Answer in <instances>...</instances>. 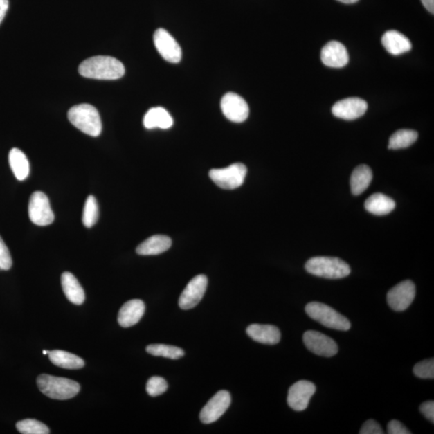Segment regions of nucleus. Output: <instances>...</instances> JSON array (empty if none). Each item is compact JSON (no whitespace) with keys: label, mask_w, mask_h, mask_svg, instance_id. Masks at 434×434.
<instances>
[{"label":"nucleus","mask_w":434,"mask_h":434,"mask_svg":"<svg viewBox=\"0 0 434 434\" xmlns=\"http://www.w3.org/2000/svg\"><path fill=\"white\" fill-rule=\"evenodd\" d=\"M372 169L367 165L358 166L351 177L352 192L355 196L362 194L370 186L372 181Z\"/></svg>","instance_id":"nucleus-25"},{"label":"nucleus","mask_w":434,"mask_h":434,"mask_svg":"<svg viewBox=\"0 0 434 434\" xmlns=\"http://www.w3.org/2000/svg\"><path fill=\"white\" fill-rule=\"evenodd\" d=\"M50 361L60 368L66 369H80L84 366V362L82 358L62 350L49 352L48 354Z\"/></svg>","instance_id":"nucleus-26"},{"label":"nucleus","mask_w":434,"mask_h":434,"mask_svg":"<svg viewBox=\"0 0 434 434\" xmlns=\"http://www.w3.org/2000/svg\"><path fill=\"white\" fill-rule=\"evenodd\" d=\"M247 335L254 341L269 345H274L281 341V332L279 329L273 325H262V324H252L246 329Z\"/></svg>","instance_id":"nucleus-18"},{"label":"nucleus","mask_w":434,"mask_h":434,"mask_svg":"<svg viewBox=\"0 0 434 434\" xmlns=\"http://www.w3.org/2000/svg\"><path fill=\"white\" fill-rule=\"evenodd\" d=\"M62 286L69 301L75 305H82L86 298L84 289L78 279L71 273L64 272L62 275Z\"/></svg>","instance_id":"nucleus-22"},{"label":"nucleus","mask_w":434,"mask_h":434,"mask_svg":"<svg viewBox=\"0 0 434 434\" xmlns=\"http://www.w3.org/2000/svg\"><path fill=\"white\" fill-rule=\"evenodd\" d=\"M416 296V287L410 280L404 281L394 287L387 294L389 307L395 311H404L410 307Z\"/></svg>","instance_id":"nucleus-8"},{"label":"nucleus","mask_w":434,"mask_h":434,"mask_svg":"<svg viewBox=\"0 0 434 434\" xmlns=\"http://www.w3.org/2000/svg\"><path fill=\"white\" fill-rule=\"evenodd\" d=\"M154 43L164 60L171 63L181 61L182 50L178 42L165 29L159 28L154 34Z\"/></svg>","instance_id":"nucleus-9"},{"label":"nucleus","mask_w":434,"mask_h":434,"mask_svg":"<svg viewBox=\"0 0 434 434\" xmlns=\"http://www.w3.org/2000/svg\"><path fill=\"white\" fill-rule=\"evenodd\" d=\"M303 342L309 351L318 356L332 357L338 353V345L335 341L318 332L308 331L304 333Z\"/></svg>","instance_id":"nucleus-12"},{"label":"nucleus","mask_w":434,"mask_h":434,"mask_svg":"<svg viewBox=\"0 0 434 434\" xmlns=\"http://www.w3.org/2000/svg\"><path fill=\"white\" fill-rule=\"evenodd\" d=\"M420 411L425 416L428 421L432 423L434 422V402L433 401H428L423 403L420 407Z\"/></svg>","instance_id":"nucleus-36"},{"label":"nucleus","mask_w":434,"mask_h":434,"mask_svg":"<svg viewBox=\"0 0 434 434\" xmlns=\"http://www.w3.org/2000/svg\"><path fill=\"white\" fill-rule=\"evenodd\" d=\"M146 351L152 356H163L171 360H179L184 356L183 349L166 344H152L147 347Z\"/></svg>","instance_id":"nucleus-28"},{"label":"nucleus","mask_w":434,"mask_h":434,"mask_svg":"<svg viewBox=\"0 0 434 434\" xmlns=\"http://www.w3.org/2000/svg\"><path fill=\"white\" fill-rule=\"evenodd\" d=\"M247 174V168L243 163H233L226 168L213 169L209 177L217 186L227 190L241 187Z\"/></svg>","instance_id":"nucleus-6"},{"label":"nucleus","mask_w":434,"mask_h":434,"mask_svg":"<svg viewBox=\"0 0 434 434\" xmlns=\"http://www.w3.org/2000/svg\"><path fill=\"white\" fill-rule=\"evenodd\" d=\"M17 428L19 433L23 434H48L50 433L49 428L44 423L34 420V419H26L19 422Z\"/></svg>","instance_id":"nucleus-30"},{"label":"nucleus","mask_w":434,"mask_h":434,"mask_svg":"<svg viewBox=\"0 0 434 434\" xmlns=\"http://www.w3.org/2000/svg\"><path fill=\"white\" fill-rule=\"evenodd\" d=\"M413 372L415 376L422 379L434 378V360L423 361L416 364L413 368Z\"/></svg>","instance_id":"nucleus-32"},{"label":"nucleus","mask_w":434,"mask_h":434,"mask_svg":"<svg viewBox=\"0 0 434 434\" xmlns=\"http://www.w3.org/2000/svg\"><path fill=\"white\" fill-rule=\"evenodd\" d=\"M382 44L387 51L394 56L406 53L412 48L410 39L395 30H390L383 34Z\"/></svg>","instance_id":"nucleus-19"},{"label":"nucleus","mask_w":434,"mask_h":434,"mask_svg":"<svg viewBox=\"0 0 434 434\" xmlns=\"http://www.w3.org/2000/svg\"><path fill=\"white\" fill-rule=\"evenodd\" d=\"M145 304L139 299H133L124 304L119 311L118 321L119 325L127 328L136 325L143 316Z\"/></svg>","instance_id":"nucleus-17"},{"label":"nucleus","mask_w":434,"mask_h":434,"mask_svg":"<svg viewBox=\"0 0 434 434\" xmlns=\"http://www.w3.org/2000/svg\"><path fill=\"white\" fill-rule=\"evenodd\" d=\"M366 210L376 216H385L394 210L396 203L382 193H375L369 197L364 204Z\"/></svg>","instance_id":"nucleus-21"},{"label":"nucleus","mask_w":434,"mask_h":434,"mask_svg":"<svg viewBox=\"0 0 434 434\" xmlns=\"http://www.w3.org/2000/svg\"><path fill=\"white\" fill-rule=\"evenodd\" d=\"M338 1L341 2L343 3L352 4V3H357L359 0H338Z\"/></svg>","instance_id":"nucleus-39"},{"label":"nucleus","mask_w":434,"mask_h":434,"mask_svg":"<svg viewBox=\"0 0 434 434\" xmlns=\"http://www.w3.org/2000/svg\"><path fill=\"white\" fill-rule=\"evenodd\" d=\"M422 3L428 12L434 13V0H422Z\"/></svg>","instance_id":"nucleus-38"},{"label":"nucleus","mask_w":434,"mask_h":434,"mask_svg":"<svg viewBox=\"0 0 434 434\" xmlns=\"http://www.w3.org/2000/svg\"><path fill=\"white\" fill-rule=\"evenodd\" d=\"M316 386L311 381H299L289 389L287 403L293 410L302 412L306 410Z\"/></svg>","instance_id":"nucleus-13"},{"label":"nucleus","mask_w":434,"mask_h":434,"mask_svg":"<svg viewBox=\"0 0 434 434\" xmlns=\"http://www.w3.org/2000/svg\"><path fill=\"white\" fill-rule=\"evenodd\" d=\"M37 386L41 392L55 400H68L77 396L81 389L79 383L69 379L42 374L37 378Z\"/></svg>","instance_id":"nucleus-3"},{"label":"nucleus","mask_w":434,"mask_h":434,"mask_svg":"<svg viewBox=\"0 0 434 434\" xmlns=\"http://www.w3.org/2000/svg\"><path fill=\"white\" fill-rule=\"evenodd\" d=\"M305 310L309 317L327 328L343 332L351 328V323L346 317L326 304L312 302L307 304Z\"/></svg>","instance_id":"nucleus-5"},{"label":"nucleus","mask_w":434,"mask_h":434,"mask_svg":"<svg viewBox=\"0 0 434 434\" xmlns=\"http://www.w3.org/2000/svg\"><path fill=\"white\" fill-rule=\"evenodd\" d=\"M99 217V208L97 199L93 196H89L87 199L83 209L82 222L87 228H91L98 221Z\"/></svg>","instance_id":"nucleus-29"},{"label":"nucleus","mask_w":434,"mask_h":434,"mask_svg":"<svg viewBox=\"0 0 434 434\" xmlns=\"http://www.w3.org/2000/svg\"><path fill=\"white\" fill-rule=\"evenodd\" d=\"M68 118L75 127L88 134L98 137L102 133V125L98 109L89 104L77 105L69 109Z\"/></svg>","instance_id":"nucleus-2"},{"label":"nucleus","mask_w":434,"mask_h":434,"mask_svg":"<svg viewBox=\"0 0 434 434\" xmlns=\"http://www.w3.org/2000/svg\"><path fill=\"white\" fill-rule=\"evenodd\" d=\"M321 60L325 66L331 68H343L349 62L347 50L343 44L338 42H328L322 48Z\"/></svg>","instance_id":"nucleus-16"},{"label":"nucleus","mask_w":434,"mask_h":434,"mask_svg":"<svg viewBox=\"0 0 434 434\" xmlns=\"http://www.w3.org/2000/svg\"><path fill=\"white\" fill-rule=\"evenodd\" d=\"M361 434H383L380 424L374 420H368L363 424L360 431Z\"/></svg>","instance_id":"nucleus-34"},{"label":"nucleus","mask_w":434,"mask_h":434,"mask_svg":"<svg viewBox=\"0 0 434 434\" xmlns=\"http://www.w3.org/2000/svg\"><path fill=\"white\" fill-rule=\"evenodd\" d=\"M168 385L163 378L153 377L149 379L147 383L146 390L150 396L158 397L168 390Z\"/></svg>","instance_id":"nucleus-31"},{"label":"nucleus","mask_w":434,"mask_h":434,"mask_svg":"<svg viewBox=\"0 0 434 434\" xmlns=\"http://www.w3.org/2000/svg\"><path fill=\"white\" fill-rule=\"evenodd\" d=\"M208 287L206 275H197L192 279L179 299V306L182 310H190L202 300Z\"/></svg>","instance_id":"nucleus-11"},{"label":"nucleus","mask_w":434,"mask_h":434,"mask_svg":"<svg viewBox=\"0 0 434 434\" xmlns=\"http://www.w3.org/2000/svg\"><path fill=\"white\" fill-rule=\"evenodd\" d=\"M231 405V395L227 391H219L214 395L202 408L199 419L204 424L217 422Z\"/></svg>","instance_id":"nucleus-10"},{"label":"nucleus","mask_w":434,"mask_h":434,"mask_svg":"<svg viewBox=\"0 0 434 434\" xmlns=\"http://www.w3.org/2000/svg\"><path fill=\"white\" fill-rule=\"evenodd\" d=\"M9 7L8 0H0V24L3 21Z\"/></svg>","instance_id":"nucleus-37"},{"label":"nucleus","mask_w":434,"mask_h":434,"mask_svg":"<svg viewBox=\"0 0 434 434\" xmlns=\"http://www.w3.org/2000/svg\"><path fill=\"white\" fill-rule=\"evenodd\" d=\"M305 269L312 275L328 279H341L351 273L348 264L338 257H312L306 263Z\"/></svg>","instance_id":"nucleus-4"},{"label":"nucleus","mask_w":434,"mask_h":434,"mask_svg":"<svg viewBox=\"0 0 434 434\" xmlns=\"http://www.w3.org/2000/svg\"><path fill=\"white\" fill-rule=\"evenodd\" d=\"M49 351H43L44 355H48Z\"/></svg>","instance_id":"nucleus-40"},{"label":"nucleus","mask_w":434,"mask_h":434,"mask_svg":"<svg viewBox=\"0 0 434 434\" xmlns=\"http://www.w3.org/2000/svg\"><path fill=\"white\" fill-rule=\"evenodd\" d=\"M418 134L412 129H400L389 138L388 149L398 150L410 147L417 141Z\"/></svg>","instance_id":"nucleus-27"},{"label":"nucleus","mask_w":434,"mask_h":434,"mask_svg":"<svg viewBox=\"0 0 434 434\" xmlns=\"http://www.w3.org/2000/svg\"><path fill=\"white\" fill-rule=\"evenodd\" d=\"M388 434H410L411 432L403 425V424L397 420H392L388 425Z\"/></svg>","instance_id":"nucleus-35"},{"label":"nucleus","mask_w":434,"mask_h":434,"mask_svg":"<svg viewBox=\"0 0 434 434\" xmlns=\"http://www.w3.org/2000/svg\"><path fill=\"white\" fill-rule=\"evenodd\" d=\"M172 239L164 235H154L139 244L136 253L139 255H158L168 251L172 246Z\"/></svg>","instance_id":"nucleus-20"},{"label":"nucleus","mask_w":434,"mask_h":434,"mask_svg":"<svg viewBox=\"0 0 434 434\" xmlns=\"http://www.w3.org/2000/svg\"><path fill=\"white\" fill-rule=\"evenodd\" d=\"M82 77L98 80H117L123 77L125 67L118 59L97 56L86 60L78 69Z\"/></svg>","instance_id":"nucleus-1"},{"label":"nucleus","mask_w":434,"mask_h":434,"mask_svg":"<svg viewBox=\"0 0 434 434\" xmlns=\"http://www.w3.org/2000/svg\"><path fill=\"white\" fill-rule=\"evenodd\" d=\"M221 111L229 121L241 123L246 120L249 108L246 100L235 93H228L221 99Z\"/></svg>","instance_id":"nucleus-14"},{"label":"nucleus","mask_w":434,"mask_h":434,"mask_svg":"<svg viewBox=\"0 0 434 434\" xmlns=\"http://www.w3.org/2000/svg\"><path fill=\"white\" fill-rule=\"evenodd\" d=\"M28 216L39 226H47L54 221V214L48 197L42 192H35L29 199Z\"/></svg>","instance_id":"nucleus-7"},{"label":"nucleus","mask_w":434,"mask_h":434,"mask_svg":"<svg viewBox=\"0 0 434 434\" xmlns=\"http://www.w3.org/2000/svg\"><path fill=\"white\" fill-rule=\"evenodd\" d=\"M12 266V259L9 249L0 237V271H8Z\"/></svg>","instance_id":"nucleus-33"},{"label":"nucleus","mask_w":434,"mask_h":434,"mask_svg":"<svg viewBox=\"0 0 434 434\" xmlns=\"http://www.w3.org/2000/svg\"><path fill=\"white\" fill-rule=\"evenodd\" d=\"M144 127L148 129L154 128L169 129L173 126V118L163 107L149 109L143 118Z\"/></svg>","instance_id":"nucleus-23"},{"label":"nucleus","mask_w":434,"mask_h":434,"mask_svg":"<svg viewBox=\"0 0 434 434\" xmlns=\"http://www.w3.org/2000/svg\"><path fill=\"white\" fill-rule=\"evenodd\" d=\"M9 164L14 176L19 181H23L29 176L30 165L25 154L18 148H13L9 152Z\"/></svg>","instance_id":"nucleus-24"},{"label":"nucleus","mask_w":434,"mask_h":434,"mask_svg":"<svg viewBox=\"0 0 434 434\" xmlns=\"http://www.w3.org/2000/svg\"><path fill=\"white\" fill-rule=\"evenodd\" d=\"M368 103L359 98H349L338 101L332 107V114L344 120H355L366 113Z\"/></svg>","instance_id":"nucleus-15"}]
</instances>
